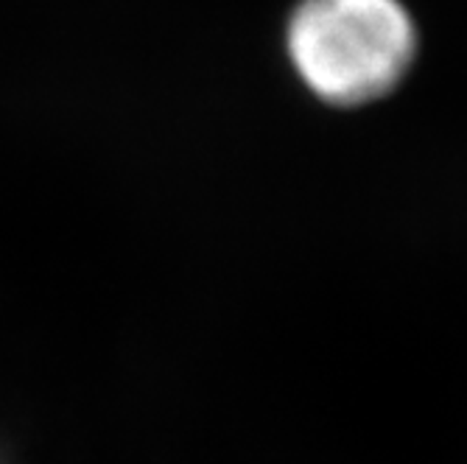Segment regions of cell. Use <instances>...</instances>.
<instances>
[{
    "label": "cell",
    "instance_id": "cell-1",
    "mask_svg": "<svg viewBox=\"0 0 467 464\" xmlns=\"http://www.w3.org/2000/svg\"><path fill=\"white\" fill-rule=\"evenodd\" d=\"M414 46V26L398 0H306L288 26L296 73L338 107L389 93L409 70Z\"/></svg>",
    "mask_w": 467,
    "mask_h": 464
},
{
    "label": "cell",
    "instance_id": "cell-2",
    "mask_svg": "<svg viewBox=\"0 0 467 464\" xmlns=\"http://www.w3.org/2000/svg\"><path fill=\"white\" fill-rule=\"evenodd\" d=\"M0 464H12V461L6 459V453H4V450H0Z\"/></svg>",
    "mask_w": 467,
    "mask_h": 464
}]
</instances>
